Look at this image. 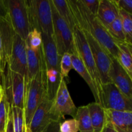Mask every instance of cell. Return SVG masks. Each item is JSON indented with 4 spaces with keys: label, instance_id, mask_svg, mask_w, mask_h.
<instances>
[{
    "label": "cell",
    "instance_id": "7c38bea8",
    "mask_svg": "<svg viewBox=\"0 0 132 132\" xmlns=\"http://www.w3.org/2000/svg\"><path fill=\"white\" fill-rule=\"evenodd\" d=\"M15 34L9 18H0V63L2 76L10 59Z\"/></svg>",
    "mask_w": 132,
    "mask_h": 132
},
{
    "label": "cell",
    "instance_id": "d590c367",
    "mask_svg": "<svg viewBox=\"0 0 132 132\" xmlns=\"http://www.w3.org/2000/svg\"><path fill=\"white\" fill-rule=\"evenodd\" d=\"M101 132H118L116 131V129L113 128V126H112V124L108 121L106 120V122L105 125L103 127V130H101Z\"/></svg>",
    "mask_w": 132,
    "mask_h": 132
},
{
    "label": "cell",
    "instance_id": "5b68a950",
    "mask_svg": "<svg viewBox=\"0 0 132 132\" xmlns=\"http://www.w3.org/2000/svg\"><path fill=\"white\" fill-rule=\"evenodd\" d=\"M4 94L10 107L24 108V77L6 67L1 79Z\"/></svg>",
    "mask_w": 132,
    "mask_h": 132
},
{
    "label": "cell",
    "instance_id": "484cf974",
    "mask_svg": "<svg viewBox=\"0 0 132 132\" xmlns=\"http://www.w3.org/2000/svg\"><path fill=\"white\" fill-rule=\"evenodd\" d=\"M12 113L14 132H26L24 115L23 109L18 107H10Z\"/></svg>",
    "mask_w": 132,
    "mask_h": 132
},
{
    "label": "cell",
    "instance_id": "7a4b0ae2",
    "mask_svg": "<svg viewBox=\"0 0 132 132\" xmlns=\"http://www.w3.org/2000/svg\"><path fill=\"white\" fill-rule=\"evenodd\" d=\"M42 36V48L46 68V94L53 101L61 80L60 72L61 57L58 54L52 36L45 34Z\"/></svg>",
    "mask_w": 132,
    "mask_h": 132
},
{
    "label": "cell",
    "instance_id": "5bb4252c",
    "mask_svg": "<svg viewBox=\"0 0 132 132\" xmlns=\"http://www.w3.org/2000/svg\"><path fill=\"white\" fill-rule=\"evenodd\" d=\"M52 101L46 94L32 116L28 128L31 131L43 132L52 121H56L52 113Z\"/></svg>",
    "mask_w": 132,
    "mask_h": 132
},
{
    "label": "cell",
    "instance_id": "9a60e30c",
    "mask_svg": "<svg viewBox=\"0 0 132 132\" xmlns=\"http://www.w3.org/2000/svg\"><path fill=\"white\" fill-rule=\"evenodd\" d=\"M112 59L110 79L111 82L114 84L128 98L132 100V79L120 65L115 58Z\"/></svg>",
    "mask_w": 132,
    "mask_h": 132
},
{
    "label": "cell",
    "instance_id": "f546056e",
    "mask_svg": "<svg viewBox=\"0 0 132 132\" xmlns=\"http://www.w3.org/2000/svg\"><path fill=\"white\" fill-rule=\"evenodd\" d=\"M61 132H78L79 124L75 119L65 120L60 124Z\"/></svg>",
    "mask_w": 132,
    "mask_h": 132
},
{
    "label": "cell",
    "instance_id": "8fae6325",
    "mask_svg": "<svg viewBox=\"0 0 132 132\" xmlns=\"http://www.w3.org/2000/svg\"><path fill=\"white\" fill-rule=\"evenodd\" d=\"M82 30L88 43L95 64L99 71L102 85L111 82L109 74L112 65V59L95 39L86 31L84 30Z\"/></svg>",
    "mask_w": 132,
    "mask_h": 132
},
{
    "label": "cell",
    "instance_id": "ac0fdd59",
    "mask_svg": "<svg viewBox=\"0 0 132 132\" xmlns=\"http://www.w3.org/2000/svg\"><path fill=\"white\" fill-rule=\"evenodd\" d=\"M96 16L105 27L119 18V9L114 0H100Z\"/></svg>",
    "mask_w": 132,
    "mask_h": 132
},
{
    "label": "cell",
    "instance_id": "8992f818",
    "mask_svg": "<svg viewBox=\"0 0 132 132\" xmlns=\"http://www.w3.org/2000/svg\"><path fill=\"white\" fill-rule=\"evenodd\" d=\"M73 37L75 46L78 52L79 57L81 58L86 69L90 73L97 90L98 94L102 100V83L99 71L97 68L95 61L84 33L82 30L77 25H76L73 30Z\"/></svg>",
    "mask_w": 132,
    "mask_h": 132
},
{
    "label": "cell",
    "instance_id": "ba28073f",
    "mask_svg": "<svg viewBox=\"0 0 132 132\" xmlns=\"http://www.w3.org/2000/svg\"><path fill=\"white\" fill-rule=\"evenodd\" d=\"M8 15L15 34L25 41L32 31L26 0H5Z\"/></svg>",
    "mask_w": 132,
    "mask_h": 132
},
{
    "label": "cell",
    "instance_id": "2e32d148",
    "mask_svg": "<svg viewBox=\"0 0 132 132\" xmlns=\"http://www.w3.org/2000/svg\"><path fill=\"white\" fill-rule=\"evenodd\" d=\"M105 110L106 120L118 132H132V112Z\"/></svg>",
    "mask_w": 132,
    "mask_h": 132
},
{
    "label": "cell",
    "instance_id": "8d00e7d4",
    "mask_svg": "<svg viewBox=\"0 0 132 132\" xmlns=\"http://www.w3.org/2000/svg\"><path fill=\"white\" fill-rule=\"evenodd\" d=\"M3 95H4L3 88L2 86H1V85H0V102H1V99H2Z\"/></svg>",
    "mask_w": 132,
    "mask_h": 132
},
{
    "label": "cell",
    "instance_id": "d6986e66",
    "mask_svg": "<svg viewBox=\"0 0 132 132\" xmlns=\"http://www.w3.org/2000/svg\"><path fill=\"white\" fill-rule=\"evenodd\" d=\"M27 57V76L24 79V83L29 82L39 70L41 59V46L38 49L34 50L26 46Z\"/></svg>",
    "mask_w": 132,
    "mask_h": 132
},
{
    "label": "cell",
    "instance_id": "d6a6232c",
    "mask_svg": "<svg viewBox=\"0 0 132 132\" xmlns=\"http://www.w3.org/2000/svg\"><path fill=\"white\" fill-rule=\"evenodd\" d=\"M61 121H53L49 124L45 129L43 132H61L60 124Z\"/></svg>",
    "mask_w": 132,
    "mask_h": 132
},
{
    "label": "cell",
    "instance_id": "1f68e13d",
    "mask_svg": "<svg viewBox=\"0 0 132 132\" xmlns=\"http://www.w3.org/2000/svg\"><path fill=\"white\" fill-rule=\"evenodd\" d=\"M119 10H122L132 15V0H114Z\"/></svg>",
    "mask_w": 132,
    "mask_h": 132
},
{
    "label": "cell",
    "instance_id": "83f0119b",
    "mask_svg": "<svg viewBox=\"0 0 132 132\" xmlns=\"http://www.w3.org/2000/svg\"><path fill=\"white\" fill-rule=\"evenodd\" d=\"M72 68V55L69 53H64L61 57L60 61V72L61 78L65 80L68 77L70 71Z\"/></svg>",
    "mask_w": 132,
    "mask_h": 132
},
{
    "label": "cell",
    "instance_id": "4dcf8cb0",
    "mask_svg": "<svg viewBox=\"0 0 132 132\" xmlns=\"http://www.w3.org/2000/svg\"><path fill=\"white\" fill-rule=\"evenodd\" d=\"M82 5L93 15H96L100 0H80Z\"/></svg>",
    "mask_w": 132,
    "mask_h": 132
},
{
    "label": "cell",
    "instance_id": "52a82bcc",
    "mask_svg": "<svg viewBox=\"0 0 132 132\" xmlns=\"http://www.w3.org/2000/svg\"><path fill=\"white\" fill-rule=\"evenodd\" d=\"M53 23V38L58 54L61 57L64 53L72 54L74 50L73 32L68 24L57 12L52 0H50Z\"/></svg>",
    "mask_w": 132,
    "mask_h": 132
},
{
    "label": "cell",
    "instance_id": "836d02e7",
    "mask_svg": "<svg viewBox=\"0 0 132 132\" xmlns=\"http://www.w3.org/2000/svg\"><path fill=\"white\" fill-rule=\"evenodd\" d=\"M4 132H14V126H13L12 113V111H11V109H10V107L9 112V115H8L7 120H6L5 131Z\"/></svg>",
    "mask_w": 132,
    "mask_h": 132
},
{
    "label": "cell",
    "instance_id": "44dd1931",
    "mask_svg": "<svg viewBox=\"0 0 132 132\" xmlns=\"http://www.w3.org/2000/svg\"><path fill=\"white\" fill-rule=\"evenodd\" d=\"M86 106L88 109L94 132H101L106 122L105 110L101 104L95 102L89 103Z\"/></svg>",
    "mask_w": 132,
    "mask_h": 132
},
{
    "label": "cell",
    "instance_id": "3957f363",
    "mask_svg": "<svg viewBox=\"0 0 132 132\" xmlns=\"http://www.w3.org/2000/svg\"><path fill=\"white\" fill-rule=\"evenodd\" d=\"M46 94V68L42 51L39 70L36 76L25 85V95L23 110L26 129L29 128L32 116Z\"/></svg>",
    "mask_w": 132,
    "mask_h": 132
},
{
    "label": "cell",
    "instance_id": "7402d4cb",
    "mask_svg": "<svg viewBox=\"0 0 132 132\" xmlns=\"http://www.w3.org/2000/svg\"><path fill=\"white\" fill-rule=\"evenodd\" d=\"M52 2L59 16L65 21L73 32L76 23L68 0H52Z\"/></svg>",
    "mask_w": 132,
    "mask_h": 132
},
{
    "label": "cell",
    "instance_id": "ffe728a7",
    "mask_svg": "<svg viewBox=\"0 0 132 132\" xmlns=\"http://www.w3.org/2000/svg\"><path fill=\"white\" fill-rule=\"evenodd\" d=\"M116 44L119 50L116 59L132 79V44L126 41L116 42Z\"/></svg>",
    "mask_w": 132,
    "mask_h": 132
},
{
    "label": "cell",
    "instance_id": "4316f807",
    "mask_svg": "<svg viewBox=\"0 0 132 132\" xmlns=\"http://www.w3.org/2000/svg\"><path fill=\"white\" fill-rule=\"evenodd\" d=\"M25 43L26 46L34 50L39 48L42 45V36L41 32L36 29L32 30L25 39Z\"/></svg>",
    "mask_w": 132,
    "mask_h": 132
},
{
    "label": "cell",
    "instance_id": "9c48e42d",
    "mask_svg": "<svg viewBox=\"0 0 132 132\" xmlns=\"http://www.w3.org/2000/svg\"><path fill=\"white\" fill-rule=\"evenodd\" d=\"M51 110L55 119L61 122H63L65 116H70L73 119L76 116L77 108L70 95L66 81L63 78L52 101Z\"/></svg>",
    "mask_w": 132,
    "mask_h": 132
},
{
    "label": "cell",
    "instance_id": "74e56055",
    "mask_svg": "<svg viewBox=\"0 0 132 132\" xmlns=\"http://www.w3.org/2000/svg\"><path fill=\"white\" fill-rule=\"evenodd\" d=\"M1 77H2V74H1V63H0V80H1Z\"/></svg>",
    "mask_w": 132,
    "mask_h": 132
},
{
    "label": "cell",
    "instance_id": "f1b7e54d",
    "mask_svg": "<svg viewBox=\"0 0 132 132\" xmlns=\"http://www.w3.org/2000/svg\"><path fill=\"white\" fill-rule=\"evenodd\" d=\"M9 110H10V105L4 94L0 102V132L5 131Z\"/></svg>",
    "mask_w": 132,
    "mask_h": 132
},
{
    "label": "cell",
    "instance_id": "4fadbf2b",
    "mask_svg": "<svg viewBox=\"0 0 132 132\" xmlns=\"http://www.w3.org/2000/svg\"><path fill=\"white\" fill-rule=\"evenodd\" d=\"M6 67L12 72L21 75L25 79L27 70L26 43L25 41L17 34L14 36L12 49Z\"/></svg>",
    "mask_w": 132,
    "mask_h": 132
},
{
    "label": "cell",
    "instance_id": "d4e9b609",
    "mask_svg": "<svg viewBox=\"0 0 132 132\" xmlns=\"http://www.w3.org/2000/svg\"><path fill=\"white\" fill-rule=\"evenodd\" d=\"M119 15L125 35L126 42L132 44V15L122 10H119Z\"/></svg>",
    "mask_w": 132,
    "mask_h": 132
},
{
    "label": "cell",
    "instance_id": "277c9868",
    "mask_svg": "<svg viewBox=\"0 0 132 132\" xmlns=\"http://www.w3.org/2000/svg\"><path fill=\"white\" fill-rule=\"evenodd\" d=\"M32 30L53 37L52 9L48 0H26Z\"/></svg>",
    "mask_w": 132,
    "mask_h": 132
},
{
    "label": "cell",
    "instance_id": "30bf717a",
    "mask_svg": "<svg viewBox=\"0 0 132 132\" xmlns=\"http://www.w3.org/2000/svg\"><path fill=\"white\" fill-rule=\"evenodd\" d=\"M103 107L106 110L132 112V100L112 82L101 85Z\"/></svg>",
    "mask_w": 132,
    "mask_h": 132
},
{
    "label": "cell",
    "instance_id": "e0dca14e",
    "mask_svg": "<svg viewBox=\"0 0 132 132\" xmlns=\"http://www.w3.org/2000/svg\"><path fill=\"white\" fill-rule=\"evenodd\" d=\"M72 68L74 69L81 77H82L88 86L90 88V90H91L92 93L93 95H94V98H95V103H98V104H101L103 106V103H102V100L101 99L100 96H99V94L97 92L96 87H95L94 82L93 81L92 79L91 76H90V73L86 69L85 67L84 66L83 63H82V61H81V58L79 57L78 52H77L76 48L74 45V50H73V52L72 54Z\"/></svg>",
    "mask_w": 132,
    "mask_h": 132
},
{
    "label": "cell",
    "instance_id": "603a6c76",
    "mask_svg": "<svg viewBox=\"0 0 132 132\" xmlns=\"http://www.w3.org/2000/svg\"><path fill=\"white\" fill-rule=\"evenodd\" d=\"M73 119L78 122L79 131L94 132L87 106H82L77 108Z\"/></svg>",
    "mask_w": 132,
    "mask_h": 132
},
{
    "label": "cell",
    "instance_id": "e575fe53",
    "mask_svg": "<svg viewBox=\"0 0 132 132\" xmlns=\"http://www.w3.org/2000/svg\"><path fill=\"white\" fill-rule=\"evenodd\" d=\"M8 18H9V15H8L6 1L5 0H0V18L6 19Z\"/></svg>",
    "mask_w": 132,
    "mask_h": 132
},
{
    "label": "cell",
    "instance_id": "f35d334b",
    "mask_svg": "<svg viewBox=\"0 0 132 132\" xmlns=\"http://www.w3.org/2000/svg\"><path fill=\"white\" fill-rule=\"evenodd\" d=\"M26 132H32V131H31V130H30L29 128H27V130H26Z\"/></svg>",
    "mask_w": 132,
    "mask_h": 132
},
{
    "label": "cell",
    "instance_id": "cb8c5ba5",
    "mask_svg": "<svg viewBox=\"0 0 132 132\" xmlns=\"http://www.w3.org/2000/svg\"><path fill=\"white\" fill-rule=\"evenodd\" d=\"M106 28L110 36L115 41V43L126 41L125 35L119 18H117L114 21L106 27Z\"/></svg>",
    "mask_w": 132,
    "mask_h": 132
},
{
    "label": "cell",
    "instance_id": "6da1fadb",
    "mask_svg": "<svg viewBox=\"0 0 132 132\" xmlns=\"http://www.w3.org/2000/svg\"><path fill=\"white\" fill-rule=\"evenodd\" d=\"M68 3L76 25L95 39L111 58L117 59L118 48L97 17L90 12L80 0H68Z\"/></svg>",
    "mask_w": 132,
    "mask_h": 132
}]
</instances>
